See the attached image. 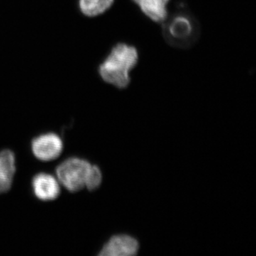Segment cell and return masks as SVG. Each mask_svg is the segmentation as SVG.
I'll return each mask as SVG.
<instances>
[{
	"instance_id": "6da1fadb",
	"label": "cell",
	"mask_w": 256,
	"mask_h": 256,
	"mask_svg": "<svg viewBox=\"0 0 256 256\" xmlns=\"http://www.w3.org/2000/svg\"><path fill=\"white\" fill-rule=\"evenodd\" d=\"M138 58L136 47L126 43L118 44L101 62L98 73L106 84L118 88H126L130 82V74L138 64Z\"/></svg>"
},
{
	"instance_id": "7a4b0ae2",
	"label": "cell",
	"mask_w": 256,
	"mask_h": 256,
	"mask_svg": "<svg viewBox=\"0 0 256 256\" xmlns=\"http://www.w3.org/2000/svg\"><path fill=\"white\" fill-rule=\"evenodd\" d=\"M162 34L170 46L178 48L192 46L200 36L196 18L184 10H178L163 22Z\"/></svg>"
},
{
	"instance_id": "3957f363",
	"label": "cell",
	"mask_w": 256,
	"mask_h": 256,
	"mask_svg": "<svg viewBox=\"0 0 256 256\" xmlns=\"http://www.w3.org/2000/svg\"><path fill=\"white\" fill-rule=\"evenodd\" d=\"M92 166V164L86 160L69 158L57 166L56 178L60 184L68 191H80L86 188Z\"/></svg>"
},
{
	"instance_id": "277c9868",
	"label": "cell",
	"mask_w": 256,
	"mask_h": 256,
	"mask_svg": "<svg viewBox=\"0 0 256 256\" xmlns=\"http://www.w3.org/2000/svg\"><path fill=\"white\" fill-rule=\"evenodd\" d=\"M63 149V141L55 133L41 134L32 142V152L41 161L48 162L56 159L62 154Z\"/></svg>"
},
{
	"instance_id": "5b68a950",
	"label": "cell",
	"mask_w": 256,
	"mask_h": 256,
	"mask_svg": "<svg viewBox=\"0 0 256 256\" xmlns=\"http://www.w3.org/2000/svg\"><path fill=\"white\" fill-rule=\"evenodd\" d=\"M138 240L128 235L114 236L102 247L101 256H130L137 254Z\"/></svg>"
},
{
	"instance_id": "8992f818",
	"label": "cell",
	"mask_w": 256,
	"mask_h": 256,
	"mask_svg": "<svg viewBox=\"0 0 256 256\" xmlns=\"http://www.w3.org/2000/svg\"><path fill=\"white\" fill-rule=\"evenodd\" d=\"M32 188L35 196L45 202L56 200L60 190L58 178L47 173H40L33 178Z\"/></svg>"
},
{
	"instance_id": "52a82bcc",
	"label": "cell",
	"mask_w": 256,
	"mask_h": 256,
	"mask_svg": "<svg viewBox=\"0 0 256 256\" xmlns=\"http://www.w3.org/2000/svg\"><path fill=\"white\" fill-rule=\"evenodd\" d=\"M16 172V160L10 150L0 152V194L9 191Z\"/></svg>"
},
{
	"instance_id": "ba28073f",
	"label": "cell",
	"mask_w": 256,
	"mask_h": 256,
	"mask_svg": "<svg viewBox=\"0 0 256 256\" xmlns=\"http://www.w3.org/2000/svg\"><path fill=\"white\" fill-rule=\"evenodd\" d=\"M141 11L154 22L162 23L168 18L170 0H132Z\"/></svg>"
},
{
	"instance_id": "9c48e42d",
	"label": "cell",
	"mask_w": 256,
	"mask_h": 256,
	"mask_svg": "<svg viewBox=\"0 0 256 256\" xmlns=\"http://www.w3.org/2000/svg\"><path fill=\"white\" fill-rule=\"evenodd\" d=\"M114 2V0H77V8L85 18H95L108 11Z\"/></svg>"
},
{
	"instance_id": "30bf717a",
	"label": "cell",
	"mask_w": 256,
	"mask_h": 256,
	"mask_svg": "<svg viewBox=\"0 0 256 256\" xmlns=\"http://www.w3.org/2000/svg\"><path fill=\"white\" fill-rule=\"evenodd\" d=\"M102 182V173L98 166L92 165L90 172L88 176L86 188L89 191H92L100 186Z\"/></svg>"
}]
</instances>
